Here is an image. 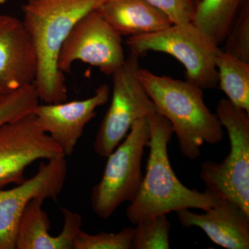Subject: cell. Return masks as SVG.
Segmentation results:
<instances>
[{"label":"cell","instance_id":"6da1fadb","mask_svg":"<svg viewBox=\"0 0 249 249\" xmlns=\"http://www.w3.org/2000/svg\"><path fill=\"white\" fill-rule=\"evenodd\" d=\"M105 0H27L22 6L24 27L37 55L35 85L40 101H67L65 73L58 67L64 41L80 18L97 9Z\"/></svg>","mask_w":249,"mask_h":249},{"label":"cell","instance_id":"7a4b0ae2","mask_svg":"<svg viewBox=\"0 0 249 249\" xmlns=\"http://www.w3.org/2000/svg\"><path fill=\"white\" fill-rule=\"evenodd\" d=\"M150 130L146 173L135 199L126 211L133 224L161 214L183 209H209L219 198L208 190L190 189L178 180L168 157V146L173 136L170 121L156 112L147 116Z\"/></svg>","mask_w":249,"mask_h":249},{"label":"cell","instance_id":"3957f363","mask_svg":"<svg viewBox=\"0 0 249 249\" xmlns=\"http://www.w3.org/2000/svg\"><path fill=\"white\" fill-rule=\"evenodd\" d=\"M139 78L155 104L157 113L173 126L180 151L197 160L201 147L217 144L224 139V127L216 114L206 106L203 89L188 80L159 76L140 68Z\"/></svg>","mask_w":249,"mask_h":249},{"label":"cell","instance_id":"277c9868","mask_svg":"<svg viewBox=\"0 0 249 249\" xmlns=\"http://www.w3.org/2000/svg\"><path fill=\"white\" fill-rule=\"evenodd\" d=\"M215 114L229 135L230 152L219 163L203 162L199 176L206 190L249 214V114L228 99L220 100Z\"/></svg>","mask_w":249,"mask_h":249},{"label":"cell","instance_id":"5b68a950","mask_svg":"<svg viewBox=\"0 0 249 249\" xmlns=\"http://www.w3.org/2000/svg\"><path fill=\"white\" fill-rule=\"evenodd\" d=\"M138 56L149 52L169 54L186 70V80L202 89L218 85L216 55L219 47L193 22L173 24L163 30L131 36L126 42Z\"/></svg>","mask_w":249,"mask_h":249},{"label":"cell","instance_id":"8992f818","mask_svg":"<svg viewBox=\"0 0 249 249\" xmlns=\"http://www.w3.org/2000/svg\"><path fill=\"white\" fill-rule=\"evenodd\" d=\"M150 139L147 117L139 119L107 157L102 178L93 187L90 197L91 209L101 219H109L121 204L135 199L143 178L144 150L148 147Z\"/></svg>","mask_w":249,"mask_h":249},{"label":"cell","instance_id":"52a82bcc","mask_svg":"<svg viewBox=\"0 0 249 249\" xmlns=\"http://www.w3.org/2000/svg\"><path fill=\"white\" fill-rule=\"evenodd\" d=\"M140 68L139 56L130 53L111 75L110 106L93 142L95 152L102 158H107L114 151L136 121L157 112L139 78Z\"/></svg>","mask_w":249,"mask_h":249},{"label":"cell","instance_id":"ba28073f","mask_svg":"<svg viewBox=\"0 0 249 249\" xmlns=\"http://www.w3.org/2000/svg\"><path fill=\"white\" fill-rule=\"evenodd\" d=\"M121 37L97 10L90 11L64 41L58 54L59 70L67 73L74 62L80 61L111 76L125 60Z\"/></svg>","mask_w":249,"mask_h":249},{"label":"cell","instance_id":"9c48e42d","mask_svg":"<svg viewBox=\"0 0 249 249\" xmlns=\"http://www.w3.org/2000/svg\"><path fill=\"white\" fill-rule=\"evenodd\" d=\"M62 156L34 112L6 123L0 126V189L24 182L26 169L36 160Z\"/></svg>","mask_w":249,"mask_h":249},{"label":"cell","instance_id":"30bf717a","mask_svg":"<svg viewBox=\"0 0 249 249\" xmlns=\"http://www.w3.org/2000/svg\"><path fill=\"white\" fill-rule=\"evenodd\" d=\"M65 156L41 163L37 173L9 190L0 189V249H16L19 220L29 201L36 197L58 201L66 181Z\"/></svg>","mask_w":249,"mask_h":249},{"label":"cell","instance_id":"8fae6325","mask_svg":"<svg viewBox=\"0 0 249 249\" xmlns=\"http://www.w3.org/2000/svg\"><path fill=\"white\" fill-rule=\"evenodd\" d=\"M109 96V87L103 84L91 97L71 102L39 103L34 113L41 127L66 157L73 153L85 127L96 116V109L106 104Z\"/></svg>","mask_w":249,"mask_h":249},{"label":"cell","instance_id":"7c38bea8","mask_svg":"<svg viewBox=\"0 0 249 249\" xmlns=\"http://www.w3.org/2000/svg\"><path fill=\"white\" fill-rule=\"evenodd\" d=\"M37 68L35 47L22 19L0 15V84L11 90L33 84Z\"/></svg>","mask_w":249,"mask_h":249},{"label":"cell","instance_id":"4fadbf2b","mask_svg":"<svg viewBox=\"0 0 249 249\" xmlns=\"http://www.w3.org/2000/svg\"><path fill=\"white\" fill-rule=\"evenodd\" d=\"M203 211L202 214L188 209L177 211L180 225L200 228L210 240L223 248L249 249V214L235 203L221 198L217 204Z\"/></svg>","mask_w":249,"mask_h":249},{"label":"cell","instance_id":"5bb4252c","mask_svg":"<svg viewBox=\"0 0 249 249\" xmlns=\"http://www.w3.org/2000/svg\"><path fill=\"white\" fill-rule=\"evenodd\" d=\"M45 199L36 197L29 201L22 214L16 234V249H73L81 231L83 218L80 214L62 209L64 226L57 236L49 234L51 223L42 209Z\"/></svg>","mask_w":249,"mask_h":249},{"label":"cell","instance_id":"9a60e30c","mask_svg":"<svg viewBox=\"0 0 249 249\" xmlns=\"http://www.w3.org/2000/svg\"><path fill=\"white\" fill-rule=\"evenodd\" d=\"M96 10L121 37L157 32L173 24L145 0H105Z\"/></svg>","mask_w":249,"mask_h":249},{"label":"cell","instance_id":"2e32d148","mask_svg":"<svg viewBox=\"0 0 249 249\" xmlns=\"http://www.w3.org/2000/svg\"><path fill=\"white\" fill-rule=\"evenodd\" d=\"M245 0H200L192 22L219 47L225 40Z\"/></svg>","mask_w":249,"mask_h":249},{"label":"cell","instance_id":"e0dca14e","mask_svg":"<svg viewBox=\"0 0 249 249\" xmlns=\"http://www.w3.org/2000/svg\"><path fill=\"white\" fill-rule=\"evenodd\" d=\"M215 66L218 85L227 99L249 114V62L219 49Z\"/></svg>","mask_w":249,"mask_h":249},{"label":"cell","instance_id":"ac0fdd59","mask_svg":"<svg viewBox=\"0 0 249 249\" xmlns=\"http://www.w3.org/2000/svg\"><path fill=\"white\" fill-rule=\"evenodd\" d=\"M133 241L134 249H170L171 224L167 214H159L137 223Z\"/></svg>","mask_w":249,"mask_h":249},{"label":"cell","instance_id":"d6986e66","mask_svg":"<svg viewBox=\"0 0 249 249\" xmlns=\"http://www.w3.org/2000/svg\"><path fill=\"white\" fill-rule=\"evenodd\" d=\"M39 102L34 83L8 93L0 101V126L34 112Z\"/></svg>","mask_w":249,"mask_h":249},{"label":"cell","instance_id":"ffe728a7","mask_svg":"<svg viewBox=\"0 0 249 249\" xmlns=\"http://www.w3.org/2000/svg\"><path fill=\"white\" fill-rule=\"evenodd\" d=\"M223 43V52L249 62V0L244 1Z\"/></svg>","mask_w":249,"mask_h":249},{"label":"cell","instance_id":"44dd1931","mask_svg":"<svg viewBox=\"0 0 249 249\" xmlns=\"http://www.w3.org/2000/svg\"><path fill=\"white\" fill-rule=\"evenodd\" d=\"M135 228H124L117 233L101 232L90 235L80 231L73 249H132Z\"/></svg>","mask_w":249,"mask_h":249},{"label":"cell","instance_id":"7402d4cb","mask_svg":"<svg viewBox=\"0 0 249 249\" xmlns=\"http://www.w3.org/2000/svg\"><path fill=\"white\" fill-rule=\"evenodd\" d=\"M156 9L163 13L172 24L192 22L195 5L191 0H145Z\"/></svg>","mask_w":249,"mask_h":249},{"label":"cell","instance_id":"603a6c76","mask_svg":"<svg viewBox=\"0 0 249 249\" xmlns=\"http://www.w3.org/2000/svg\"><path fill=\"white\" fill-rule=\"evenodd\" d=\"M14 91V90L9 89V88H6L4 85L0 84V101L3 99L10 92Z\"/></svg>","mask_w":249,"mask_h":249},{"label":"cell","instance_id":"cb8c5ba5","mask_svg":"<svg viewBox=\"0 0 249 249\" xmlns=\"http://www.w3.org/2000/svg\"><path fill=\"white\" fill-rule=\"evenodd\" d=\"M191 1L193 3V4L195 5V6H196V5L197 4L200 0H191Z\"/></svg>","mask_w":249,"mask_h":249}]
</instances>
